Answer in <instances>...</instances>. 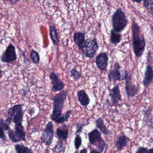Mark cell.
I'll return each mask as SVG.
<instances>
[{
    "instance_id": "f546056e",
    "label": "cell",
    "mask_w": 153,
    "mask_h": 153,
    "mask_svg": "<svg viewBox=\"0 0 153 153\" xmlns=\"http://www.w3.org/2000/svg\"><path fill=\"white\" fill-rule=\"evenodd\" d=\"M82 139L81 137L79 134H76L74 140V146L75 149L76 150H78L82 146Z\"/></svg>"
},
{
    "instance_id": "8fae6325",
    "label": "cell",
    "mask_w": 153,
    "mask_h": 153,
    "mask_svg": "<svg viewBox=\"0 0 153 153\" xmlns=\"http://www.w3.org/2000/svg\"><path fill=\"white\" fill-rule=\"evenodd\" d=\"M74 43L78 47L79 50H82L86 44V40L85 34L80 31H76L73 36Z\"/></svg>"
},
{
    "instance_id": "83f0119b",
    "label": "cell",
    "mask_w": 153,
    "mask_h": 153,
    "mask_svg": "<svg viewBox=\"0 0 153 153\" xmlns=\"http://www.w3.org/2000/svg\"><path fill=\"white\" fill-rule=\"evenodd\" d=\"M144 7L150 13H153V0H143Z\"/></svg>"
},
{
    "instance_id": "74e56055",
    "label": "cell",
    "mask_w": 153,
    "mask_h": 153,
    "mask_svg": "<svg viewBox=\"0 0 153 153\" xmlns=\"http://www.w3.org/2000/svg\"><path fill=\"white\" fill-rule=\"evenodd\" d=\"M90 153H102V152H100L98 149H93L92 150H90Z\"/></svg>"
},
{
    "instance_id": "d6a6232c",
    "label": "cell",
    "mask_w": 153,
    "mask_h": 153,
    "mask_svg": "<svg viewBox=\"0 0 153 153\" xmlns=\"http://www.w3.org/2000/svg\"><path fill=\"white\" fill-rule=\"evenodd\" d=\"M15 131L17 133H24V127L22 124H17L15 125Z\"/></svg>"
},
{
    "instance_id": "9a60e30c",
    "label": "cell",
    "mask_w": 153,
    "mask_h": 153,
    "mask_svg": "<svg viewBox=\"0 0 153 153\" xmlns=\"http://www.w3.org/2000/svg\"><path fill=\"white\" fill-rule=\"evenodd\" d=\"M153 80V68L150 66L148 65L146 68L145 76L143 81V84L145 87H147Z\"/></svg>"
},
{
    "instance_id": "d590c367",
    "label": "cell",
    "mask_w": 153,
    "mask_h": 153,
    "mask_svg": "<svg viewBox=\"0 0 153 153\" xmlns=\"http://www.w3.org/2000/svg\"><path fill=\"white\" fill-rule=\"evenodd\" d=\"M0 138L2 139L3 140L5 141L6 139V136L4 133V130L3 129L0 128Z\"/></svg>"
},
{
    "instance_id": "d4e9b609",
    "label": "cell",
    "mask_w": 153,
    "mask_h": 153,
    "mask_svg": "<svg viewBox=\"0 0 153 153\" xmlns=\"http://www.w3.org/2000/svg\"><path fill=\"white\" fill-rule=\"evenodd\" d=\"M31 58L34 64H39L40 62V56L38 52L35 50H32L30 54Z\"/></svg>"
},
{
    "instance_id": "3957f363",
    "label": "cell",
    "mask_w": 153,
    "mask_h": 153,
    "mask_svg": "<svg viewBox=\"0 0 153 153\" xmlns=\"http://www.w3.org/2000/svg\"><path fill=\"white\" fill-rule=\"evenodd\" d=\"M113 30L120 33L125 30L128 24V20L125 12L121 8L116 9L111 17Z\"/></svg>"
},
{
    "instance_id": "ac0fdd59",
    "label": "cell",
    "mask_w": 153,
    "mask_h": 153,
    "mask_svg": "<svg viewBox=\"0 0 153 153\" xmlns=\"http://www.w3.org/2000/svg\"><path fill=\"white\" fill-rule=\"evenodd\" d=\"M130 139L126 136L125 133H121L118 137L116 141V146L118 150H121L126 146Z\"/></svg>"
},
{
    "instance_id": "f1b7e54d",
    "label": "cell",
    "mask_w": 153,
    "mask_h": 153,
    "mask_svg": "<svg viewBox=\"0 0 153 153\" xmlns=\"http://www.w3.org/2000/svg\"><path fill=\"white\" fill-rule=\"evenodd\" d=\"M55 149L58 153H65L66 146H64L63 141L57 142L55 146Z\"/></svg>"
},
{
    "instance_id": "ffe728a7",
    "label": "cell",
    "mask_w": 153,
    "mask_h": 153,
    "mask_svg": "<svg viewBox=\"0 0 153 153\" xmlns=\"http://www.w3.org/2000/svg\"><path fill=\"white\" fill-rule=\"evenodd\" d=\"M68 129H61L58 128L56 131V138L62 141H66L68 138Z\"/></svg>"
},
{
    "instance_id": "f35d334b",
    "label": "cell",
    "mask_w": 153,
    "mask_h": 153,
    "mask_svg": "<svg viewBox=\"0 0 153 153\" xmlns=\"http://www.w3.org/2000/svg\"><path fill=\"white\" fill-rule=\"evenodd\" d=\"M79 153H87V149L86 148H83L80 151Z\"/></svg>"
},
{
    "instance_id": "52a82bcc",
    "label": "cell",
    "mask_w": 153,
    "mask_h": 153,
    "mask_svg": "<svg viewBox=\"0 0 153 153\" xmlns=\"http://www.w3.org/2000/svg\"><path fill=\"white\" fill-rule=\"evenodd\" d=\"M49 79L52 85V92L56 93L63 90L65 87V84L63 81L60 79L55 72H53L50 73L49 75Z\"/></svg>"
},
{
    "instance_id": "44dd1931",
    "label": "cell",
    "mask_w": 153,
    "mask_h": 153,
    "mask_svg": "<svg viewBox=\"0 0 153 153\" xmlns=\"http://www.w3.org/2000/svg\"><path fill=\"white\" fill-rule=\"evenodd\" d=\"M121 36L119 33L115 32V31L111 30V31L110 37V42L112 44L114 45H117L119 44L121 41Z\"/></svg>"
},
{
    "instance_id": "d6986e66",
    "label": "cell",
    "mask_w": 153,
    "mask_h": 153,
    "mask_svg": "<svg viewBox=\"0 0 153 153\" xmlns=\"http://www.w3.org/2000/svg\"><path fill=\"white\" fill-rule=\"evenodd\" d=\"M49 36L54 45L58 46L59 43V39L57 28L55 26L50 25L49 27Z\"/></svg>"
},
{
    "instance_id": "4fadbf2b",
    "label": "cell",
    "mask_w": 153,
    "mask_h": 153,
    "mask_svg": "<svg viewBox=\"0 0 153 153\" xmlns=\"http://www.w3.org/2000/svg\"><path fill=\"white\" fill-rule=\"evenodd\" d=\"M120 66L118 62L114 64V68L108 74V79L110 81H117L121 80V74L119 71Z\"/></svg>"
},
{
    "instance_id": "ab89813d",
    "label": "cell",
    "mask_w": 153,
    "mask_h": 153,
    "mask_svg": "<svg viewBox=\"0 0 153 153\" xmlns=\"http://www.w3.org/2000/svg\"><path fill=\"white\" fill-rule=\"evenodd\" d=\"M146 153H153V148L147 149Z\"/></svg>"
},
{
    "instance_id": "e0dca14e",
    "label": "cell",
    "mask_w": 153,
    "mask_h": 153,
    "mask_svg": "<svg viewBox=\"0 0 153 153\" xmlns=\"http://www.w3.org/2000/svg\"><path fill=\"white\" fill-rule=\"evenodd\" d=\"M95 126L103 135H110L111 134V131L106 127L104 120L102 117L98 118L96 119Z\"/></svg>"
},
{
    "instance_id": "4dcf8cb0",
    "label": "cell",
    "mask_w": 153,
    "mask_h": 153,
    "mask_svg": "<svg viewBox=\"0 0 153 153\" xmlns=\"http://www.w3.org/2000/svg\"><path fill=\"white\" fill-rule=\"evenodd\" d=\"M87 124L82 122H78L76 125V133L78 134H80L83 130V128Z\"/></svg>"
},
{
    "instance_id": "484cf974",
    "label": "cell",
    "mask_w": 153,
    "mask_h": 153,
    "mask_svg": "<svg viewBox=\"0 0 153 153\" xmlns=\"http://www.w3.org/2000/svg\"><path fill=\"white\" fill-rule=\"evenodd\" d=\"M23 118V113L22 111L17 112L13 118V121L14 123L17 124H22Z\"/></svg>"
},
{
    "instance_id": "8992f818",
    "label": "cell",
    "mask_w": 153,
    "mask_h": 153,
    "mask_svg": "<svg viewBox=\"0 0 153 153\" xmlns=\"http://www.w3.org/2000/svg\"><path fill=\"white\" fill-rule=\"evenodd\" d=\"M17 59L15 48L12 44H10L7 47L6 51L2 54L1 58L2 62L9 63L15 61Z\"/></svg>"
},
{
    "instance_id": "ee69618b",
    "label": "cell",
    "mask_w": 153,
    "mask_h": 153,
    "mask_svg": "<svg viewBox=\"0 0 153 153\" xmlns=\"http://www.w3.org/2000/svg\"><path fill=\"white\" fill-rule=\"evenodd\" d=\"M152 30H153V29H152Z\"/></svg>"
},
{
    "instance_id": "4316f807",
    "label": "cell",
    "mask_w": 153,
    "mask_h": 153,
    "mask_svg": "<svg viewBox=\"0 0 153 153\" xmlns=\"http://www.w3.org/2000/svg\"><path fill=\"white\" fill-rule=\"evenodd\" d=\"M70 76L74 80L78 81L80 79L81 73L79 72L75 68H74L70 71Z\"/></svg>"
},
{
    "instance_id": "f6af8a7d",
    "label": "cell",
    "mask_w": 153,
    "mask_h": 153,
    "mask_svg": "<svg viewBox=\"0 0 153 153\" xmlns=\"http://www.w3.org/2000/svg\"></svg>"
},
{
    "instance_id": "7c38bea8",
    "label": "cell",
    "mask_w": 153,
    "mask_h": 153,
    "mask_svg": "<svg viewBox=\"0 0 153 153\" xmlns=\"http://www.w3.org/2000/svg\"><path fill=\"white\" fill-rule=\"evenodd\" d=\"M88 136L89 141L90 145H96V143H98V144L103 140L101 136V133L97 129L93 130L89 133Z\"/></svg>"
},
{
    "instance_id": "e575fe53",
    "label": "cell",
    "mask_w": 153,
    "mask_h": 153,
    "mask_svg": "<svg viewBox=\"0 0 153 153\" xmlns=\"http://www.w3.org/2000/svg\"><path fill=\"white\" fill-rule=\"evenodd\" d=\"M147 149L143 147H140L138 148V150L136 152V153H146L147 150Z\"/></svg>"
},
{
    "instance_id": "7bdbcfd3",
    "label": "cell",
    "mask_w": 153,
    "mask_h": 153,
    "mask_svg": "<svg viewBox=\"0 0 153 153\" xmlns=\"http://www.w3.org/2000/svg\"><path fill=\"white\" fill-rule=\"evenodd\" d=\"M1 69H0V76H1Z\"/></svg>"
},
{
    "instance_id": "b9f144b4",
    "label": "cell",
    "mask_w": 153,
    "mask_h": 153,
    "mask_svg": "<svg viewBox=\"0 0 153 153\" xmlns=\"http://www.w3.org/2000/svg\"><path fill=\"white\" fill-rule=\"evenodd\" d=\"M74 153H78V150H76V151H75Z\"/></svg>"
},
{
    "instance_id": "2e32d148",
    "label": "cell",
    "mask_w": 153,
    "mask_h": 153,
    "mask_svg": "<svg viewBox=\"0 0 153 153\" xmlns=\"http://www.w3.org/2000/svg\"><path fill=\"white\" fill-rule=\"evenodd\" d=\"M8 135L10 140L15 143L20 141H26L25 132L21 133H17L10 129L8 130Z\"/></svg>"
},
{
    "instance_id": "9c48e42d",
    "label": "cell",
    "mask_w": 153,
    "mask_h": 153,
    "mask_svg": "<svg viewBox=\"0 0 153 153\" xmlns=\"http://www.w3.org/2000/svg\"><path fill=\"white\" fill-rule=\"evenodd\" d=\"M125 90L128 97L129 98L134 97L138 94V89L132 82L131 76H128L125 80Z\"/></svg>"
},
{
    "instance_id": "8d00e7d4",
    "label": "cell",
    "mask_w": 153,
    "mask_h": 153,
    "mask_svg": "<svg viewBox=\"0 0 153 153\" xmlns=\"http://www.w3.org/2000/svg\"><path fill=\"white\" fill-rule=\"evenodd\" d=\"M20 1H21V0H7L8 2L10 4H16Z\"/></svg>"
},
{
    "instance_id": "277c9868",
    "label": "cell",
    "mask_w": 153,
    "mask_h": 153,
    "mask_svg": "<svg viewBox=\"0 0 153 153\" xmlns=\"http://www.w3.org/2000/svg\"><path fill=\"white\" fill-rule=\"evenodd\" d=\"M98 47L99 46L98 44L97 40L95 38L92 39L86 40V44L82 51L85 57L89 58H92L96 54Z\"/></svg>"
},
{
    "instance_id": "30bf717a",
    "label": "cell",
    "mask_w": 153,
    "mask_h": 153,
    "mask_svg": "<svg viewBox=\"0 0 153 153\" xmlns=\"http://www.w3.org/2000/svg\"><path fill=\"white\" fill-rule=\"evenodd\" d=\"M109 97L111 99V103L114 105L118 104L121 101V95L118 85L114 86L109 90Z\"/></svg>"
},
{
    "instance_id": "7402d4cb",
    "label": "cell",
    "mask_w": 153,
    "mask_h": 153,
    "mask_svg": "<svg viewBox=\"0 0 153 153\" xmlns=\"http://www.w3.org/2000/svg\"><path fill=\"white\" fill-rule=\"evenodd\" d=\"M15 148L17 153H33L31 149L23 144H16L15 145Z\"/></svg>"
},
{
    "instance_id": "836d02e7",
    "label": "cell",
    "mask_w": 153,
    "mask_h": 153,
    "mask_svg": "<svg viewBox=\"0 0 153 153\" xmlns=\"http://www.w3.org/2000/svg\"><path fill=\"white\" fill-rule=\"evenodd\" d=\"M121 76H120V78H121V80H126L128 76V75L127 72L125 70H123L121 71Z\"/></svg>"
},
{
    "instance_id": "5b68a950",
    "label": "cell",
    "mask_w": 153,
    "mask_h": 153,
    "mask_svg": "<svg viewBox=\"0 0 153 153\" xmlns=\"http://www.w3.org/2000/svg\"><path fill=\"white\" fill-rule=\"evenodd\" d=\"M53 128L54 125L52 121H49L47 124L40 138V140L42 143L48 146L52 144L54 137Z\"/></svg>"
},
{
    "instance_id": "6da1fadb",
    "label": "cell",
    "mask_w": 153,
    "mask_h": 153,
    "mask_svg": "<svg viewBox=\"0 0 153 153\" xmlns=\"http://www.w3.org/2000/svg\"><path fill=\"white\" fill-rule=\"evenodd\" d=\"M132 45L135 56L137 58L141 57L145 47L146 41L143 35H140V30L139 26L134 21L133 22Z\"/></svg>"
},
{
    "instance_id": "1f68e13d",
    "label": "cell",
    "mask_w": 153,
    "mask_h": 153,
    "mask_svg": "<svg viewBox=\"0 0 153 153\" xmlns=\"http://www.w3.org/2000/svg\"><path fill=\"white\" fill-rule=\"evenodd\" d=\"M0 128L5 131L10 130L9 125L6 123L3 118L0 119Z\"/></svg>"
},
{
    "instance_id": "60d3db41",
    "label": "cell",
    "mask_w": 153,
    "mask_h": 153,
    "mask_svg": "<svg viewBox=\"0 0 153 153\" xmlns=\"http://www.w3.org/2000/svg\"><path fill=\"white\" fill-rule=\"evenodd\" d=\"M133 2H136V3H141L142 1V0H132Z\"/></svg>"
},
{
    "instance_id": "cb8c5ba5",
    "label": "cell",
    "mask_w": 153,
    "mask_h": 153,
    "mask_svg": "<svg viewBox=\"0 0 153 153\" xmlns=\"http://www.w3.org/2000/svg\"><path fill=\"white\" fill-rule=\"evenodd\" d=\"M22 111V107L20 105H16L10 108L8 111V116L13 119V117L17 112Z\"/></svg>"
},
{
    "instance_id": "603a6c76",
    "label": "cell",
    "mask_w": 153,
    "mask_h": 153,
    "mask_svg": "<svg viewBox=\"0 0 153 153\" xmlns=\"http://www.w3.org/2000/svg\"><path fill=\"white\" fill-rule=\"evenodd\" d=\"M72 112V111L71 110H68L65 113V115L63 114L58 119L55 121V123L58 124H64L65 122L68 121V119L70 117V115H71Z\"/></svg>"
},
{
    "instance_id": "5bb4252c",
    "label": "cell",
    "mask_w": 153,
    "mask_h": 153,
    "mask_svg": "<svg viewBox=\"0 0 153 153\" xmlns=\"http://www.w3.org/2000/svg\"><path fill=\"white\" fill-rule=\"evenodd\" d=\"M76 96L78 97V101L83 107H87L90 103V98L84 90H81L77 91Z\"/></svg>"
},
{
    "instance_id": "7a4b0ae2",
    "label": "cell",
    "mask_w": 153,
    "mask_h": 153,
    "mask_svg": "<svg viewBox=\"0 0 153 153\" xmlns=\"http://www.w3.org/2000/svg\"><path fill=\"white\" fill-rule=\"evenodd\" d=\"M67 95V90H63L53 96L52 98V100L53 102V110L50 118L52 121L55 122L63 115L62 111Z\"/></svg>"
},
{
    "instance_id": "ba28073f",
    "label": "cell",
    "mask_w": 153,
    "mask_h": 153,
    "mask_svg": "<svg viewBox=\"0 0 153 153\" xmlns=\"http://www.w3.org/2000/svg\"><path fill=\"white\" fill-rule=\"evenodd\" d=\"M109 58L106 52H100L97 56L95 64L98 69L102 71H106L109 64Z\"/></svg>"
}]
</instances>
